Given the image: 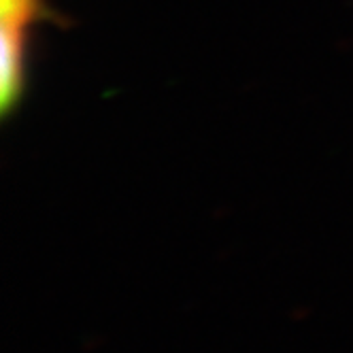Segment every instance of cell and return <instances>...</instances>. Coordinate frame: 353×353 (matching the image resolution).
Masks as SVG:
<instances>
[{
  "mask_svg": "<svg viewBox=\"0 0 353 353\" xmlns=\"http://www.w3.org/2000/svg\"><path fill=\"white\" fill-rule=\"evenodd\" d=\"M41 17H49L43 0H3V115H9L17 107L23 94L28 28Z\"/></svg>",
  "mask_w": 353,
  "mask_h": 353,
  "instance_id": "obj_1",
  "label": "cell"
}]
</instances>
